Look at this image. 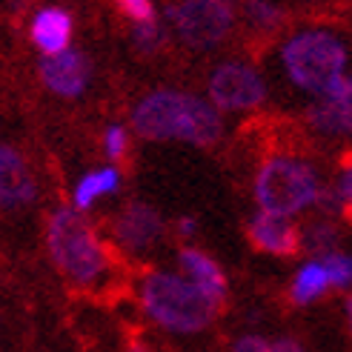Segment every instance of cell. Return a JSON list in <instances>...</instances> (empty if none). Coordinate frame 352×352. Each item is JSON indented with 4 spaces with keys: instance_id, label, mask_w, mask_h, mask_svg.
Here are the masks:
<instances>
[{
    "instance_id": "17",
    "label": "cell",
    "mask_w": 352,
    "mask_h": 352,
    "mask_svg": "<svg viewBox=\"0 0 352 352\" xmlns=\"http://www.w3.org/2000/svg\"><path fill=\"white\" fill-rule=\"evenodd\" d=\"M324 215H349L352 212V149L338 161V172L332 184L324 189V195L318 201V206Z\"/></svg>"
},
{
    "instance_id": "11",
    "label": "cell",
    "mask_w": 352,
    "mask_h": 352,
    "mask_svg": "<svg viewBox=\"0 0 352 352\" xmlns=\"http://www.w3.org/2000/svg\"><path fill=\"white\" fill-rule=\"evenodd\" d=\"M246 238L258 252L275 258H292L301 252V226L292 218L261 212V209L246 221Z\"/></svg>"
},
{
    "instance_id": "3",
    "label": "cell",
    "mask_w": 352,
    "mask_h": 352,
    "mask_svg": "<svg viewBox=\"0 0 352 352\" xmlns=\"http://www.w3.org/2000/svg\"><path fill=\"white\" fill-rule=\"evenodd\" d=\"M46 250L60 275L80 289L98 287L112 270L107 243L80 209L58 206L46 218Z\"/></svg>"
},
{
    "instance_id": "2",
    "label": "cell",
    "mask_w": 352,
    "mask_h": 352,
    "mask_svg": "<svg viewBox=\"0 0 352 352\" xmlns=\"http://www.w3.org/2000/svg\"><path fill=\"white\" fill-rule=\"evenodd\" d=\"M278 63L298 92L321 98L349 72V43L338 29L307 23L284 34L278 43Z\"/></svg>"
},
{
    "instance_id": "25",
    "label": "cell",
    "mask_w": 352,
    "mask_h": 352,
    "mask_svg": "<svg viewBox=\"0 0 352 352\" xmlns=\"http://www.w3.org/2000/svg\"><path fill=\"white\" fill-rule=\"evenodd\" d=\"M272 352H304V346L295 338H278V341H272Z\"/></svg>"
},
{
    "instance_id": "22",
    "label": "cell",
    "mask_w": 352,
    "mask_h": 352,
    "mask_svg": "<svg viewBox=\"0 0 352 352\" xmlns=\"http://www.w3.org/2000/svg\"><path fill=\"white\" fill-rule=\"evenodd\" d=\"M103 152H107V157L112 164H120L123 157H126L129 152V132L123 123H112V126L103 132Z\"/></svg>"
},
{
    "instance_id": "10",
    "label": "cell",
    "mask_w": 352,
    "mask_h": 352,
    "mask_svg": "<svg viewBox=\"0 0 352 352\" xmlns=\"http://www.w3.org/2000/svg\"><path fill=\"white\" fill-rule=\"evenodd\" d=\"M112 235L123 250L144 252L149 246H155L157 238L164 235V218L152 204L129 201L118 212V218L112 223Z\"/></svg>"
},
{
    "instance_id": "20",
    "label": "cell",
    "mask_w": 352,
    "mask_h": 352,
    "mask_svg": "<svg viewBox=\"0 0 352 352\" xmlns=\"http://www.w3.org/2000/svg\"><path fill=\"white\" fill-rule=\"evenodd\" d=\"M164 41H166V29L157 21L132 23V46L140 55H155V52L164 46Z\"/></svg>"
},
{
    "instance_id": "24",
    "label": "cell",
    "mask_w": 352,
    "mask_h": 352,
    "mask_svg": "<svg viewBox=\"0 0 352 352\" xmlns=\"http://www.w3.org/2000/svg\"><path fill=\"white\" fill-rule=\"evenodd\" d=\"M232 352H272V341L261 336H241L232 346Z\"/></svg>"
},
{
    "instance_id": "29",
    "label": "cell",
    "mask_w": 352,
    "mask_h": 352,
    "mask_svg": "<svg viewBox=\"0 0 352 352\" xmlns=\"http://www.w3.org/2000/svg\"><path fill=\"white\" fill-rule=\"evenodd\" d=\"M344 218H346V221H349V223H352V212H349V215H344Z\"/></svg>"
},
{
    "instance_id": "26",
    "label": "cell",
    "mask_w": 352,
    "mask_h": 352,
    "mask_svg": "<svg viewBox=\"0 0 352 352\" xmlns=\"http://www.w3.org/2000/svg\"><path fill=\"white\" fill-rule=\"evenodd\" d=\"M195 232H198V221H195V218L186 215V218L178 221V235H181V238H192Z\"/></svg>"
},
{
    "instance_id": "18",
    "label": "cell",
    "mask_w": 352,
    "mask_h": 352,
    "mask_svg": "<svg viewBox=\"0 0 352 352\" xmlns=\"http://www.w3.org/2000/svg\"><path fill=\"white\" fill-rule=\"evenodd\" d=\"M120 189V172L115 166H103V169H95L89 175H83L75 186V209H89L95 201H100L103 195H112V192Z\"/></svg>"
},
{
    "instance_id": "8",
    "label": "cell",
    "mask_w": 352,
    "mask_h": 352,
    "mask_svg": "<svg viewBox=\"0 0 352 352\" xmlns=\"http://www.w3.org/2000/svg\"><path fill=\"white\" fill-rule=\"evenodd\" d=\"M304 120L321 138H352V72H346L327 95L312 98L304 112Z\"/></svg>"
},
{
    "instance_id": "21",
    "label": "cell",
    "mask_w": 352,
    "mask_h": 352,
    "mask_svg": "<svg viewBox=\"0 0 352 352\" xmlns=\"http://www.w3.org/2000/svg\"><path fill=\"white\" fill-rule=\"evenodd\" d=\"M324 267L329 272V280H332V289H344V292H352V252H329L321 258Z\"/></svg>"
},
{
    "instance_id": "23",
    "label": "cell",
    "mask_w": 352,
    "mask_h": 352,
    "mask_svg": "<svg viewBox=\"0 0 352 352\" xmlns=\"http://www.w3.org/2000/svg\"><path fill=\"white\" fill-rule=\"evenodd\" d=\"M118 12L126 17L132 23H149V21H157V12H155V3L152 0H115Z\"/></svg>"
},
{
    "instance_id": "16",
    "label": "cell",
    "mask_w": 352,
    "mask_h": 352,
    "mask_svg": "<svg viewBox=\"0 0 352 352\" xmlns=\"http://www.w3.org/2000/svg\"><path fill=\"white\" fill-rule=\"evenodd\" d=\"M332 289V280H329V272L324 267L321 258H309L304 261L298 272L292 275V284H289V301L295 307H309L315 301H321V298Z\"/></svg>"
},
{
    "instance_id": "14",
    "label": "cell",
    "mask_w": 352,
    "mask_h": 352,
    "mask_svg": "<svg viewBox=\"0 0 352 352\" xmlns=\"http://www.w3.org/2000/svg\"><path fill=\"white\" fill-rule=\"evenodd\" d=\"M178 263L186 272V278L195 287H201L206 295H212L215 301L226 304V295H230V280H226L221 263L215 258H209L204 250H195V246H184L178 252Z\"/></svg>"
},
{
    "instance_id": "5",
    "label": "cell",
    "mask_w": 352,
    "mask_h": 352,
    "mask_svg": "<svg viewBox=\"0 0 352 352\" xmlns=\"http://www.w3.org/2000/svg\"><path fill=\"white\" fill-rule=\"evenodd\" d=\"M140 301L152 318L172 332H201L223 312V304L172 272H149L140 284Z\"/></svg>"
},
{
    "instance_id": "7",
    "label": "cell",
    "mask_w": 352,
    "mask_h": 352,
    "mask_svg": "<svg viewBox=\"0 0 352 352\" xmlns=\"http://www.w3.org/2000/svg\"><path fill=\"white\" fill-rule=\"evenodd\" d=\"M206 95L218 112L243 115V112H255L267 103L270 86L255 63L230 58V60H221L212 72H209Z\"/></svg>"
},
{
    "instance_id": "13",
    "label": "cell",
    "mask_w": 352,
    "mask_h": 352,
    "mask_svg": "<svg viewBox=\"0 0 352 352\" xmlns=\"http://www.w3.org/2000/svg\"><path fill=\"white\" fill-rule=\"evenodd\" d=\"M32 43L41 49V55H58L72 43V14L60 6H46L32 17L29 26Z\"/></svg>"
},
{
    "instance_id": "4",
    "label": "cell",
    "mask_w": 352,
    "mask_h": 352,
    "mask_svg": "<svg viewBox=\"0 0 352 352\" xmlns=\"http://www.w3.org/2000/svg\"><path fill=\"white\" fill-rule=\"evenodd\" d=\"M324 178L309 157L298 152H270L255 169L252 198L261 212L295 218L315 209L324 195Z\"/></svg>"
},
{
    "instance_id": "27",
    "label": "cell",
    "mask_w": 352,
    "mask_h": 352,
    "mask_svg": "<svg viewBox=\"0 0 352 352\" xmlns=\"http://www.w3.org/2000/svg\"><path fill=\"white\" fill-rule=\"evenodd\" d=\"M344 318H346V327H349V336H352V292L346 295V301H344Z\"/></svg>"
},
{
    "instance_id": "15",
    "label": "cell",
    "mask_w": 352,
    "mask_h": 352,
    "mask_svg": "<svg viewBox=\"0 0 352 352\" xmlns=\"http://www.w3.org/2000/svg\"><path fill=\"white\" fill-rule=\"evenodd\" d=\"M238 14H241L246 32L261 41H270L284 32L287 17H289L284 3H278V0H241Z\"/></svg>"
},
{
    "instance_id": "1",
    "label": "cell",
    "mask_w": 352,
    "mask_h": 352,
    "mask_svg": "<svg viewBox=\"0 0 352 352\" xmlns=\"http://www.w3.org/2000/svg\"><path fill=\"white\" fill-rule=\"evenodd\" d=\"M132 129L144 140H184L212 146L223 138V112L212 100L181 89H152L132 107Z\"/></svg>"
},
{
    "instance_id": "19",
    "label": "cell",
    "mask_w": 352,
    "mask_h": 352,
    "mask_svg": "<svg viewBox=\"0 0 352 352\" xmlns=\"http://www.w3.org/2000/svg\"><path fill=\"white\" fill-rule=\"evenodd\" d=\"M341 243V230L329 215H321L301 226V250L309 252L312 258H324L329 252H336Z\"/></svg>"
},
{
    "instance_id": "9",
    "label": "cell",
    "mask_w": 352,
    "mask_h": 352,
    "mask_svg": "<svg viewBox=\"0 0 352 352\" xmlns=\"http://www.w3.org/2000/svg\"><path fill=\"white\" fill-rule=\"evenodd\" d=\"M41 83L58 98H80L92 80V63L80 49H63L58 55H43L38 63Z\"/></svg>"
},
{
    "instance_id": "12",
    "label": "cell",
    "mask_w": 352,
    "mask_h": 352,
    "mask_svg": "<svg viewBox=\"0 0 352 352\" xmlns=\"http://www.w3.org/2000/svg\"><path fill=\"white\" fill-rule=\"evenodd\" d=\"M38 198V181L26 157L9 144H0V209H21Z\"/></svg>"
},
{
    "instance_id": "6",
    "label": "cell",
    "mask_w": 352,
    "mask_h": 352,
    "mask_svg": "<svg viewBox=\"0 0 352 352\" xmlns=\"http://www.w3.org/2000/svg\"><path fill=\"white\" fill-rule=\"evenodd\" d=\"M166 21L189 49H215L235 29L238 0H172Z\"/></svg>"
},
{
    "instance_id": "28",
    "label": "cell",
    "mask_w": 352,
    "mask_h": 352,
    "mask_svg": "<svg viewBox=\"0 0 352 352\" xmlns=\"http://www.w3.org/2000/svg\"><path fill=\"white\" fill-rule=\"evenodd\" d=\"M301 3H321V0H301Z\"/></svg>"
}]
</instances>
